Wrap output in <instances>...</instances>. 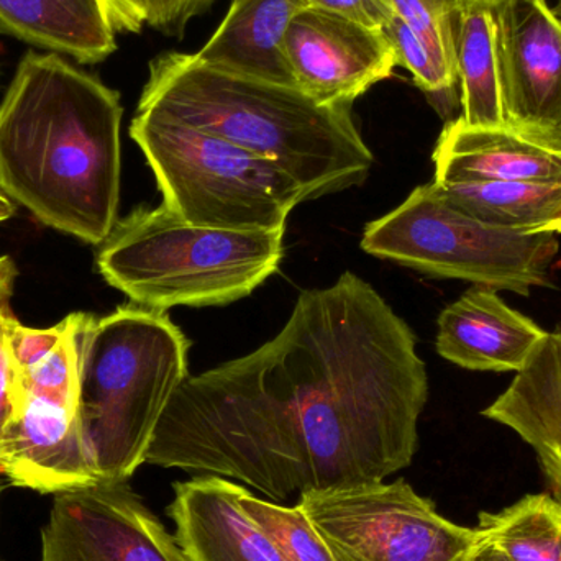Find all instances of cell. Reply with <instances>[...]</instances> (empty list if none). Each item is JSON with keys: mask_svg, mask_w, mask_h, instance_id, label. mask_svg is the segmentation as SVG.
Wrapping results in <instances>:
<instances>
[{"mask_svg": "<svg viewBox=\"0 0 561 561\" xmlns=\"http://www.w3.org/2000/svg\"><path fill=\"white\" fill-rule=\"evenodd\" d=\"M307 2L309 7L336 13L375 30L385 28L394 16L391 0H307Z\"/></svg>", "mask_w": 561, "mask_h": 561, "instance_id": "f1b7e54d", "label": "cell"}, {"mask_svg": "<svg viewBox=\"0 0 561 561\" xmlns=\"http://www.w3.org/2000/svg\"><path fill=\"white\" fill-rule=\"evenodd\" d=\"M435 184H561V154L543 150L506 127H473L448 122L435 145Z\"/></svg>", "mask_w": 561, "mask_h": 561, "instance_id": "9a60e30c", "label": "cell"}, {"mask_svg": "<svg viewBox=\"0 0 561 561\" xmlns=\"http://www.w3.org/2000/svg\"><path fill=\"white\" fill-rule=\"evenodd\" d=\"M435 187L455 209L494 229L561 236V184L507 181Z\"/></svg>", "mask_w": 561, "mask_h": 561, "instance_id": "d6986e66", "label": "cell"}, {"mask_svg": "<svg viewBox=\"0 0 561 561\" xmlns=\"http://www.w3.org/2000/svg\"><path fill=\"white\" fill-rule=\"evenodd\" d=\"M239 500L249 516L272 537L286 561H335L299 504L289 507L255 496L243 484Z\"/></svg>", "mask_w": 561, "mask_h": 561, "instance_id": "7402d4cb", "label": "cell"}, {"mask_svg": "<svg viewBox=\"0 0 561 561\" xmlns=\"http://www.w3.org/2000/svg\"><path fill=\"white\" fill-rule=\"evenodd\" d=\"M481 414L533 447L550 494L561 504V325L547 333L510 388Z\"/></svg>", "mask_w": 561, "mask_h": 561, "instance_id": "2e32d148", "label": "cell"}, {"mask_svg": "<svg viewBox=\"0 0 561 561\" xmlns=\"http://www.w3.org/2000/svg\"><path fill=\"white\" fill-rule=\"evenodd\" d=\"M187 350L160 310L135 304L101 319L84 313L78 414L102 481L125 483L145 463L164 411L190 378Z\"/></svg>", "mask_w": 561, "mask_h": 561, "instance_id": "277c9868", "label": "cell"}, {"mask_svg": "<svg viewBox=\"0 0 561 561\" xmlns=\"http://www.w3.org/2000/svg\"><path fill=\"white\" fill-rule=\"evenodd\" d=\"M240 484L194 474L173 486L167 513L174 537L191 561H286L272 537L249 516Z\"/></svg>", "mask_w": 561, "mask_h": 561, "instance_id": "4fadbf2b", "label": "cell"}, {"mask_svg": "<svg viewBox=\"0 0 561 561\" xmlns=\"http://www.w3.org/2000/svg\"><path fill=\"white\" fill-rule=\"evenodd\" d=\"M491 12L504 127L561 154V20L547 0H500Z\"/></svg>", "mask_w": 561, "mask_h": 561, "instance_id": "9c48e42d", "label": "cell"}, {"mask_svg": "<svg viewBox=\"0 0 561 561\" xmlns=\"http://www.w3.org/2000/svg\"><path fill=\"white\" fill-rule=\"evenodd\" d=\"M457 72L461 118L473 127H504L490 3L468 2L458 42Z\"/></svg>", "mask_w": 561, "mask_h": 561, "instance_id": "44dd1931", "label": "cell"}, {"mask_svg": "<svg viewBox=\"0 0 561 561\" xmlns=\"http://www.w3.org/2000/svg\"><path fill=\"white\" fill-rule=\"evenodd\" d=\"M283 240L284 229H213L193 226L167 206L138 207L101 243L98 268L147 309L226 306L278 272Z\"/></svg>", "mask_w": 561, "mask_h": 561, "instance_id": "5b68a950", "label": "cell"}, {"mask_svg": "<svg viewBox=\"0 0 561 561\" xmlns=\"http://www.w3.org/2000/svg\"><path fill=\"white\" fill-rule=\"evenodd\" d=\"M84 313L76 312L62 320L58 345L28 371L22 373L23 394L46 399L78 409L79 333Z\"/></svg>", "mask_w": 561, "mask_h": 561, "instance_id": "cb8c5ba5", "label": "cell"}, {"mask_svg": "<svg viewBox=\"0 0 561 561\" xmlns=\"http://www.w3.org/2000/svg\"><path fill=\"white\" fill-rule=\"evenodd\" d=\"M0 33L81 65L104 61L117 49L102 0H0Z\"/></svg>", "mask_w": 561, "mask_h": 561, "instance_id": "ac0fdd59", "label": "cell"}, {"mask_svg": "<svg viewBox=\"0 0 561 561\" xmlns=\"http://www.w3.org/2000/svg\"><path fill=\"white\" fill-rule=\"evenodd\" d=\"M362 249L435 278L530 296L536 287L552 286L560 242L556 233L524 236L486 226L455 209L428 183L368 224Z\"/></svg>", "mask_w": 561, "mask_h": 561, "instance_id": "52a82bcc", "label": "cell"}, {"mask_svg": "<svg viewBox=\"0 0 561 561\" xmlns=\"http://www.w3.org/2000/svg\"><path fill=\"white\" fill-rule=\"evenodd\" d=\"M15 214V204L0 191V222L10 219Z\"/></svg>", "mask_w": 561, "mask_h": 561, "instance_id": "4dcf8cb0", "label": "cell"}, {"mask_svg": "<svg viewBox=\"0 0 561 561\" xmlns=\"http://www.w3.org/2000/svg\"><path fill=\"white\" fill-rule=\"evenodd\" d=\"M473 561H503L500 559V557L494 556V553H491L490 550L484 549V547L480 546V549H478L477 556H474Z\"/></svg>", "mask_w": 561, "mask_h": 561, "instance_id": "1f68e13d", "label": "cell"}, {"mask_svg": "<svg viewBox=\"0 0 561 561\" xmlns=\"http://www.w3.org/2000/svg\"><path fill=\"white\" fill-rule=\"evenodd\" d=\"M121 95L56 53L30 51L0 102V191L101 245L121 201Z\"/></svg>", "mask_w": 561, "mask_h": 561, "instance_id": "7a4b0ae2", "label": "cell"}, {"mask_svg": "<svg viewBox=\"0 0 561 561\" xmlns=\"http://www.w3.org/2000/svg\"><path fill=\"white\" fill-rule=\"evenodd\" d=\"M307 7V0H233L196 58L217 71L294 85L286 35L294 16Z\"/></svg>", "mask_w": 561, "mask_h": 561, "instance_id": "e0dca14e", "label": "cell"}, {"mask_svg": "<svg viewBox=\"0 0 561 561\" xmlns=\"http://www.w3.org/2000/svg\"><path fill=\"white\" fill-rule=\"evenodd\" d=\"M480 546L503 561H561V504L527 494L513 506L478 516Z\"/></svg>", "mask_w": 561, "mask_h": 561, "instance_id": "ffe728a7", "label": "cell"}, {"mask_svg": "<svg viewBox=\"0 0 561 561\" xmlns=\"http://www.w3.org/2000/svg\"><path fill=\"white\" fill-rule=\"evenodd\" d=\"M138 108L275 161L307 201L359 186L375 163L350 107L319 104L294 85L217 71L196 55L154 58Z\"/></svg>", "mask_w": 561, "mask_h": 561, "instance_id": "3957f363", "label": "cell"}, {"mask_svg": "<svg viewBox=\"0 0 561 561\" xmlns=\"http://www.w3.org/2000/svg\"><path fill=\"white\" fill-rule=\"evenodd\" d=\"M0 474L53 496L102 481L78 409L28 394L0 442Z\"/></svg>", "mask_w": 561, "mask_h": 561, "instance_id": "7c38bea8", "label": "cell"}, {"mask_svg": "<svg viewBox=\"0 0 561 561\" xmlns=\"http://www.w3.org/2000/svg\"><path fill=\"white\" fill-rule=\"evenodd\" d=\"M39 561L191 560L127 481H99L55 494Z\"/></svg>", "mask_w": 561, "mask_h": 561, "instance_id": "30bf717a", "label": "cell"}, {"mask_svg": "<svg viewBox=\"0 0 561 561\" xmlns=\"http://www.w3.org/2000/svg\"><path fill=\"white\" fill-rule=\"evenodd\" d=\"M553 12L557 13V16L561 20V0H559V3H557L556 10Z\"/></svg>", "mask_w": 561, "mask_h": 561, "instance_id": "d6a6232c", "label": "cell"}, {"mask_svg": "<svg viewBox=\"0 0 561 561\" xmlns=\"http://www.w3.org/2000/svg\"><path fill=\"white\" fill-rule=\"evenodd\" d=\"M214 0H147L148 25L171 36H183L187 23L206 12Z\"/></svg>", "mask_w": 561, "mask_h": 561, "instance_id": "83f0119b", "label": "cell"}, {"mask_svg": "<svg viewBox=\"0 0 561 561\" xmlns=\"http://www.w3.org/2000/svg\"><path fill=\"white\" fill-rule=\"evenodd\" d=\"M286 59L297 89L319 104L342 107L391 78L398 66L382 30L317 7L300 10L290 22Z\"/></svg>", "mask_w": 561, "mask_h": 561, "instance_id": "8fae6325", "label": "cell"}, {"mask_svg": "<svg viewBox=\"0 0 561 561\" xmlns=\"http://www.w3.org/2000/svg\"><path fill=\"white\" fill-rule=\"evenodd\" d=\"M474 2L490 3V5H493V3L500 2V0H474Z\"/></svg>", "mask_w": 561, "mask_h": 561, "instance_id": "836d02e7", "label": "cell"}, {"mask_svg": "<svg viewBox=\"0 0 561 561\" xmlns=\"http://www.w3.org/2000/svg\"><path fill=\"white\" fill-rule=\"evenodd\" d=\"M15 263L9 256L0 259V442L10 422L19 414L23 402L22 373L13 362L10 332L19 322L12 309Z\"/></svg>", "mask_w": 561, "mask_h": 561, "instance_id": "d4e9b609", "label": "cell"}, {"mask_svg": "<svg viewBox=\"0 0 561 561\" xmlns=\"http://www.w3.org/2000/svg\"><path fill=\"white\" fill-rule=\"evenodd\" d=\"M382 33L394 49L396 62L411 72L419 89L431 95L454 92L458 84L457 79L435 61L424 43L399 16H392Z\"/></svg>", "mask_w": 561, "mask_h": 561, "instance_id": "484cf974", "label": "cell"}, {"mask_svg": "<svg viewBox=\"0 0 561 561\" xmlns=\"http://www.w3.org/2000/svg\"><path fill=\"white\" fill-rule=\"evenodd\" d=\"M547 333L497 290L471 286L442 310L437 352L471 371L519 373Z\"/></svg>", "mask_w": 561, "mask_h": 561, "instance_id": "5bb4252c", "label": "cell"}, {"mask_svg": "<svg viewBox=\"0 0 561 561\" xmlns=\"http://www.w3.org/2000/svg\"><path fill=\"white\" fill-rule=\"evenodd\" d=\"M299 504L335 561H473L477 527L451 523L408 481L304 491Z\"/></svg>", "mask_w": 561, "mask_h": 561, "instance_id": "ba28073f", "label": "cell"}, {"mask_svg": "<svg viewBox=\"0 0 561 561\" xmlns=\"http://www.w3.org/2000/svg\"><path fill=\"white\" fill-rule=\"evenodd\" d=\"M427 399L417 336L346 272L304 290L255 352L190 376L145 463L227 478L275 503L385 481L414 460Z\"/></svg>", "mask_w": 561, "mask_h": 561, "instance_id": "6da1fadb", "label": "cell"}, {"mask_svg": "<svg viewBox=\"0 0 561 561\" xmlns=\"http://www.w3.org/2000/svg\"><path fill=\"white\" fill-rule=\"evenodd\" d=\"M62 335V322L51 329H30L16 322L10 332V350L20 373L28 371L38 365Z\"/></svg>", "mask_w": 561, "mask_h": 561, "instance_id": "4316f807", "label": "cell"}, {"mask_svg": "<svg viewBox=\"0 0 561 561\" xmlns=\"http://www.w3.org/2000/svg\"><path fill=\"white\" fill-rule=\"evenodd\" d=\"M117 33H138L148 25L147 0H102Z\"/></svg>", "mask_w": 561, "mask_h": 561, "instance_id": "f546056e", "label": "cell"}, {"mask_svg": "<svg viewBox=\"0 0 561 561\" xmlns=\"http://www.w3.org/2000/svg\"><path fill=\"white\" fill-rule=\"evenodd\" d=\"M130 137L153 170L163 206L193 226L284 229L307 201L275 161L174 118L138 108Z\"/></svg>", "mask_w": 561, "mask_h": 561, "instance_id": "8992f818", "label": "cell"}, {"mask_svg": "<svg viewBox=\"0 0 561 561\" xmlns=\"http://www.w3.org/2000/svg\"><path fill=\"white\" fill-rule=\"evenodd\" d=\"M470 0H391L399 16L424 43L435 61L458 81L461 22Z\"/></svg>", "mask_w": 561, "mask_h": 561, "instance_id": "603a6c76", "label": "cell"}]
</instances>
